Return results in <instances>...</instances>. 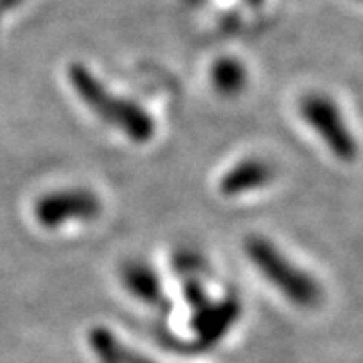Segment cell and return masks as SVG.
I'll return each mask as SVG.
<instances>
[{
    "mask_svg": "<svg viewBox=\"0 0 363 363\" xmlns=\"http://www.w3.org/2000/svg\"><path fill=\"white\" fill-rule=\"evenodd\" d=\"M121 363H156L152 362V359H147V357H142V355H138V353H133V351H123V362Z\"/></svg>",
    "mask_w": 363,
    "mask_h": 363,
    "instance_id": "obj_8",
    "label": "cell"
},
{
    "mask_svg": "<svg viewBox=\"0 0 363 363\" xmlns=\"http://www.w3.org/2000/svg\"><path fill=\"white\" fill-rule=\"evenodd\" d=\"M301 116L339 162H353L357 157V140L335 99L325 93H311L301 101Z\"/></svg>",
    "mask_w": 363,
    "mask_h": 363,
    "instance_id": "obj_2",
    "label": "cell"
},
{
    "mask_svg": "<svg viewBox=\"0 0 363 363\" xmlns=\"http://www.w3.org/2000/svg\"><path fill=\"white\" fill-rule=\"evenodd\" d=\"M121 283L135 298L152 307H166L164 286L157 279L156 271L140 260L125 262L121 269Z\"/></svg>",
    "mask_w": 363,
    "mask_h": 363,
    "instance_id": "obj_5",
    "label": "cell"
},
{
    "mask_svg": "<svg viewBox=\"0 0 363 363\" xmlns=\"http://www.w3.org/2000/svg\"><path fill=\"white\" fill-rule=\"evenodd\" d=\"M274 178V169L264 160H245L236 164L220 180V192L224 196L248 194L264 188Z\"/></svg>",
    "mask_w": 363,
    "mask_h": 363,
    "instance_id": "obj_4",
    "label": "cell"
},
{
    "mask_svg": "<svg viewBox=\"0 0 363 363\" xmlns=\"http://www.w3.org/2000/svg\"><path fill=\"white\" fill-rule=\"evenodd\" d=\"M91 347L101 363H121L123 362V351L125 347L117 341L113 333L99 327L91 331Z\"/></svg>",
    "mask_w": 363,
    "mask_h": 363,
    "instance_id": "obj_7",
    "label": "cell"
},
{
    "mask_svg": "<svg viewBox=\"0 0 363 363\" xmlns=\"http://www.w3.org/2000/svg\"><path fill=\"white\" fill-rule=\"evenodd\" d=\"M101 214V200L85 188H69L40 196L35 216L45 228H59L69 222H89Z\"/></svg>",
    "mask_w": 363,
    "mask_h": 363,
    "instance_id": "obj_3",
    "label": "cell"
},
{
    "mask_svg": "<svg viewBox=\"0 0 363 363\" xmlns=\"http://www.w3.org/2000/svg\"><path fill=\"white\" fill-rule=\"evenodd\" d=\"M245 250L255 269L295 307L315 309L323 301V289L319 281L311 272L303 271L295 264L271 240L262 236H250L247 238Z\"/></svg>",
    "mask_w": 363,
    "mask_h": 363,
    "instance_id": "obj_1",
    "label": "cell"
},
{
    "mask_svg": "<svg viewBox=\"0 0 363 363\" xmlns=\"http://www.w3.org/2000/svg\"><path fill=\"white\" fill-rule=\"evenodd\" d=\"M238 315H240V303L233 297L220 301L216 305L208 303L206 307L198 311L194 323L196 333L204 343H214L228 333V329L238 319Z\"/></svg>",
    "mask_w": 363,
    "mask_h": 363,
    "instance_id": "obj_6",
    "label": "cell"
}]
</instances>
